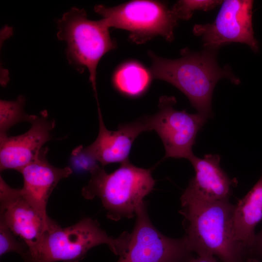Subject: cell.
I'll list each match as a JSON object with an SVG mask.
<instances>
[{"label":"cell","instance_id":"obj_17","mask_svg":"<svg viewBox=\"0 0 262 262\" xmlns=\"http://www.w3.org/2000/svg\"><path fill=\"white\" fill-rule=\"evenodd\" d=\"M24 101L22 96L15 101L0 100V137L7 135V131L15 124L31 120L33 115H27L23 111Z\"/></svg>","mask_w":262,"mask_h":262},{"label":"cell","instance_id":"obj_11","mask_svg":"<svg viewBox=\"0 0 262 262\" xmlns=\"http://www.w3.org/2000/svg\"><path fill=\"white\" fill-rule=\"evenodd\" d=\"M30 122L31 128L22 134L0 137L1 171L9 169L19 171L39 157L42 147L51 139L55 122L48 119L46 111L39 116L33 115Z\"/></svg>","mask_w":262,"mask_h":262},{"label":"cell","instance_id":"obj_18","mask_svg":"<svg viewBox=\"0 0 262 262\" xmlns=\"http://www.w3.org/2000/svg\"><path fill=\"white\" fill-rule=\"evenodd\" d=\"M216 0H181L178 1L171 9L178 19H189L196 10L209 11L222 3Z\"/></svg>","mask_w":262,"mask_h":262},{"label":"cell","instance_id":"obj_21","mask_svg":"<svg viewBox=\"0 0 262 262\" xmlns=\"http://www.w3.org/2000/svg\"><path fill=\"white\" fill-rule=\"evenodd\" d=\"M187 262H218L213 256L197 255V257H192Z\"/></svg>","mask_w":262,"mask_h":262},{"label":"cell","instance_id":"obj_2","mask_svg":"<svg viewBox=\"0 0 262 262\" xmlns=\"http://www.w3.org/2000/svg\"><path fill=\"white\" fill-rule=\"evenodd\" d=\"M148 54L152 60L153 78L165 81L179 89L197 113L208 119L213 115L212 99L217 82L227 78L235 84L241 82L229 66H219L217 49H204L193 52L185 48L181 50L182 56L174 60L160 57L151 51Z\"/></svg>","mask_w":262,"mask_h":262},{"label":"cell","instance_id":"obj_19","mask_svg":"<svg viewBox=\"0 0 262 262\" xmlns=\"http://www.w3.org/2000/svg\"><path fill=\"white\" fill-rule=\"evenodd\" d=\"M11 230L1 221H0V255L9 252H16L23 258L26 255L28 247L25 244L18 242Z\"/></svg>","mask_w":262,"mask_h":262},{"label":"cell","instance_id":"obj_1","mask_svg":"<svg viewBox=\"0 0 262 262\" xmlns=\"http://www.w3.org/2000/svg\"><path fill=\"white\" fill-rule=\"evenodd\" d=\"M180 213L190 249L197 255L217 256L222 262H246V253L235 238V205L228 199H201L185 190Z\"/></svg>","mask_w":262,"mask_h":262},{"label":"cell","instance_id":"obj_7","mask_svg":"<svg viewBox=\"0 0 262 262\" xmlns=\"http://www.w3.org/2000/svg\"><path fill=\"white\" fill-rule=\"evenodd\" d=\"M176 103L173 96L161 97L159 111L152 115L144 116L147 131L154 130L160 136L165 148L164 159L189 160L194 155L192 148L197 135L208 118L198 113L177 110L174 107Z\"/></svg>","mask_w":262,"mask_h":262},{"label":"cell","instance_id":"obj_5","mask_svg":"<svg viewBox=\"0 0 262 262\" xmlns=\"http://www.w3.org/2000/svg\"><path fill=\"white\" fill-rule=\"evenodd\" d=\"M57 36L66 42V53L69 63L79 72L86 68L94 93L96 87L97 67L101 58L116 47L110 37L104 20L89 19L83 9L73 7L57 21Z\"/></svg>","mask_w":262,"mask_h":262},{"label":"cell","instance_id":"obj_20","mask_svg":"<svg viewBox=\"0 0 262 262\" xmlns=\"http://www.w3.org/2000/svg\"><path fill=\"white\" fill-rule=\"evenodd\" d=\"M248 258L254 259L260 262L262 261V229L255 235L253 244L248 251Z\"/></svg>","mask_w":262,"mask_h":262},{"label":"cell","instance_id":"obj_14","mask_svg":"<svg viewBox=\"0 0 262 262\" xmlns=\"http://www.w3.org/2000/svg\"><path fill=\"white\" fill-rule=\"evenodd\" d=\"M189 161L194 168L195 175L185 190L205 200L229 198L237 181L230 179L221 167L219 155L208 154L202 158L194 155Z\"/></svg>","mask_w":262,"mask_h":262},{"label":"cell","instance_id":"obj_4","mask_svg":"<svg viewBox=\"0 0 262 262\" xmlns=\"http://www.w3.org/2000/svg\"><path fill=\"white\" fill-rule=\"evenodd\" d=\"M130 234L124 232L116 238L110 236L91 218L65 228L55 222L38 244L27 251L24 259L25 262H79L89 249L102 244L120 256L126 249Z\"/></svg>","mask_w":262,"mask_h":262},{"label":"cell","instance_id":"obj_12","mask_svg":"<svg viewBox=\"0 0 262 262\" xmlns=\"http://www.w3.org/2000/svg\"><path fill=\"white\" fill-rule=\"evenodd\" d=\"M98 105L99 131L97 138L90 145L81 151L102 166L111 163L121 164L129 160L133 142L142 132L147 131L144 117L132 122L120 124L116 131L108 130L103 122L99 105Z\"/></svg>","mask_w":262,"mask_h":262},{"label":"cell","instance_id":"obj_22","mask_svg":"<svg viewBox=\"0 0 262 262\" xmlns=\"http://www.w3.org/2000/svg\"><path fill=\"white\" fill-rule=\"evenodd\" d=\"M246 262H260L254 259L249 258L247 259Z\"/></svg>","mask_w":262,"mask_h":262},{"label":"cell","instance_id":"obj_3","mask_svg":"<svg viewBox=\"0 0 262 262\" xmlns=\"http://www.w3.org/2000/svg\"><path fill=\"white\" fill-rule=\"evenodd\" d=\"M90 174L89 182L82 190V196L90 199L98 197L107 217L114 221L135 216L155 183L151 169L137 167L129 160L111 173L98 165Z\"/></svg>","mask_w":262,"mask_h":262},{"label":"cell","instance_id":"obj_6","mask_svg":"<svg viewBox=\"0 0 262 262\" xmlns=\"http://www.w3.org/2000/svg\"><path fill=\"white\" fill-rule=\"evenodd\" d=\"M94 10L109 28L129 31L131 40L138 44L158 35L173 41L179 20L165 3L155 0H131L112 7L99 4Z\"/></svg>","mask_w":262,"mask_h":262},{"label":"cell","instance_id":"obj_16","mask_svg":"<svg viewBox=\"0 0 262 262\" xmlns=\"http://www.w3.org/2000/svg\"><path fill=\"white\" fill-rule=\"evenodd\" d=\"M150 73L141 65L135 62L124 64L118 68L113 77L115 87L129 96L142 94L150 81Z\"/></svg>","mask_w":262,"mask_h":262},{"label":"cell","instance_id":"obj_9","mask_svg":"<svg viewBox=\"0 0 262 262\" xmlns=\"http://www.w3.org/2000/svg\"><path fill=\"white\" fill-rule=\"evenodd\" d=\"M253 0L223 1L219 13L212 23L196 24L194 33L201 36L205 49H217L233 42L244 43L255 52L259 44L254 36L252 25Z\"/></svg>","mask_w":262,"mask_h":262},{"label":"cell","instance_id":"obj_13","mask_svg":"<svg viewBox=\"0 0 262 262\" xmlns=\"http://www.w3.org/2000/svg\"><path fill=\"white\" fill-rule=\"evenodd\" d=\"M48 149L43 148L39 157L19 172L23 177V186L19 189L23 197L46 221L51 220L46 212L49 198L59 181L72 173L69 166L55 167L48 161Z\"/></svg>","mask_w":262,"mask_h":262},{"label":"cell","instance_id":"obj_10","mask_svg":"<svg viewBox=\"0 0 262 262\" xmlns=\"http://www.w3.org/2000/svg\"><path fill=\"white\" fill-rule=\"evenodd\" d=\"M0 221L26 244L28 250L37 246L55 222L45 220L23 197L19 189L10 187L0 176Z\"/></svg>","mask_w":262,"mask_h":262},{"label":"cell","instance_id":"obj_8","mask_svg":"<svg viewBox=\"0 0 262 262\" xmlns=\"http://www.w3.org/2000/svg\"><path fill=\"white\" fill-rule=\"evenodd\" d=\"M135 215L126 249L117 262H187L193 257L185 236L170 238L153 225L144 201L137 209Z\"/></svg>","mask_w":262,"mask_h":262},{"label":"cell","instance_id":"obj_15","mask_svg":"<svg viewBox=\"0 0 262 262\" xmlns=\"http://www.w3.org/2000/svg\"><path fill=\"white\" fill-rule=\"evenodd\" d=\"M262 220V173L247 194L239 200L233 215L235 238L245 250L248 257L255 234L254 229Z\"/></svg>","mask_w":262,"mask_h":262}]
</instances>
